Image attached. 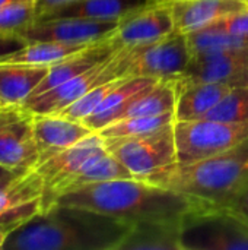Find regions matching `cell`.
I'll list each match as a JSON object with an SVG mask.
<instances>
[{
	"label": "cell",
	"instance_id": "cell-1",
	"mask_svg": "<svg viewBox=\"0 0 248 250\" xmlns=\"http://www.w3.org/2000/svg\"><path fill=\"white\" fill-rule=\"evenodd\" d=\"M132 227L96 211L54 205L10 231L1 249L118 250Z\"/></svg>",
	"mask_w": 248,
	"mask_h": 250
},
{
	"label": "cell",
	"instance_id": "cell-2",
	"mask_svg": "<svg viewBox=\"0 0 248 250\" xmlns=\"http://www.w3.org/2000/svg\"><path fill=\"white\" fill-rule=\"evenodd\" d=\"M54 205L85 208L130 224L183 220L190 209L200 207L178 192L137 177L83 185L58 195Z\"/></svg>",
	"mask_w": 248,
	"mask_h": 250
},
{
	"label": "cell",
	"instance_id": "cell-3",
	"mask_svg": "<svg viewBox=\"0 0 248 250\" xmlns=\"http://www.w3.org/2000/svg\"><path fill=\"white\" fill-rule=\"evenodd\" d=\"M143 180L178 192L200 207H228L248 183V138L229 151L194 163H174Z\"/></svg>",
	"mask_w": 248,
	"mask_h": 250
},
{
	"label": "cell",
	"instance_id": "cell-4",
	"mask_svg": "<svg viewBox=\"0 0 248 250\" xmlns=\"http://www.w3.org/2000/svg\"><path fill=\"white\" fill-rule=\"evenodd\" d=\"M181 250H248V221L227 207H196L181 220Z\"/></svg>",
	"mask_w": 248,
	"mask_h": 250
},
{
	"label": "cell",
	"instance_id": "cell-5",
	"mask_svg": "<svg viewBox=\"0 0 248 250\" xmlns=\"http://www.w3.org/2000/svg\"><path fill=\"white\" fill-rule=\"evenodd\" d=\"M190 59L191 51L186 34L174 31L159 41L117 50L113 54V64L118 78H155L162 81L183 72Z\"/></svg>",
	"mask_w": 248,
	"mask_h": 250
},
{
	"label": "cell",
	"instance_id": "cell-6",
	"mask_svg": "<svg viewBox=\"0 0 248 250\" xmlns=\"http://www.w3.org/2000/svg\"><path fill=\"white\" fill-rule=\"evenodd\" d=\"M177 163H194L229 151L248 138V122L175 120Z\"/></svg>",
	"mask_w": 248,
	"mask_h": 250
},
{
	"label": "cell",
	"instance_id": "cell-7",
	"mask_svg": "<svg viewBox=\"0 0 248 250\" xmlns=\"http://www.w3.org/2000/svg\"><path fill=\"white\" fill-rule=\"evenodd\" d=\"M105 146L137 179L177 163L174 123L143 135L105 138Z\"/></svg>",
	"mask_w": 248,
	"mask_h": 250
},
{
	"label": "cell",
	"instance_id": "cell-8",
	"mask_svg": "<svg viewBox=\"0 0 248 250\" xmlns=\"http://www.w3.org/2000/svg\"><path fill=\"white\" fill-rule=\"evenodd\" d=\"M38 160L34 114L23 107L0 105V166L25 173L34 170Z\"/></svg>",
	"mask_w": 248,
	"mask_h": 250
},
{
	"label": "cell",
	"instance_id": "cell-9",
	"mask_svg": "<svg viewBox=\"0 0 248 250\" xmlns=\"http://www.w3.org/2000/svg\"><path fill=\"white\" fill-rule=\"evenodd\" d=\"M120 21H96L86 18L35 19L19 34L28 41H56L72 45H92L108 40Z\"/></svg>",
	"mask_w": 248,
	"mask_h": 250
},
{
	"label": "cell",
	"instance_id": "cell-10",
	"mask_svg": "<svg viewBox=\"0 0 248 250\" xmlns=\"http://www.w3.org/2000/svg\"><path fill=\"white\" fill-rule=\"evenodd\" d=\"M44 183L35 170L0 182V229L7 234L42 211Z\"/></svg>",
	"mask_w": 248,
	"mask_h": 250
},
{
	"label": "cell",
	"instance_id": "cell-11",
	"mask_svg": "<svg viewBox=\"0 0 248 250\" xmlns=\"http://www.w3.org/2000/svg\"><path fill=\"white\" fill-rule=\"evenodd\" d=\"M105 148V138L99 132H94L75 145L39 163L34 170L39 174L44 183L41 212L48 211L54 205V196L58 188L69 177H72L89 158L104 151Z\"/></svg>",
	"mask_w": 248,
	"mask_h": 250
},
{
	"label": "cell",
	"instance_id": "cell-12",
	"mask_svg": "<svg viewBox=\"0 0 248 250\" xmlns=\"http://www.w3.org/2000/svg\"><path fill=\"white\" fill-rule=\"evenodd\" d=\"M113 54L99 62L98 64L92 66L91 69L85 70L83 73L75 76L73 79L47 91L39 95H35L29 98L22 107L29 111L31 114H57L75 101H77L80 97H83L88 91L92 88L105 83L111 79L118 78L113 63H111Z\"/></svg>",
	"mask_w": 248,
	"mask_h": 250
},
{
	"label": "cell",
	"instance_id": "cell-13",
	"mask_svg": "<svg viewBox=\"0 0 248 250\" xmlns=\"http://www.w3.org/2000/svg\"><path fill=\"white\" fill-rule=\"evenodd\" d=\"M248 67V48L191 54L183 72L171 78L177 92L194 83L232 82Z\"/></svg>",
	"mask_w": 248,
	"mask_h": 250
},
{
	"label": "cell",
	"instance_id": "cell-14",
	"mask_svg": "<svg viewBox=\"0 0 248 250\" xmlns=\"http://www.w3.org/2000/svg\"><path fill=\"white\" fill-rule=\"evenodd\" d=\"M174 19L168 1H159L120 21L118 28L108 38L120 50L159 41L174 32Z\"/></svg>",
	"mask_w": 248,
	"mask_h": 250
},
{
	"label": "cell",
	"instance_id": "cell-15",
	"mask_svg": "<svg viewBox=\"0 0 248 250\" xmlns=\"http://www.w3.org/2000/svg\"><path fill=\"white\" fill-rule=\"evenodd\" d=\"M94 133L83 122L61 114H34V138L38 164ZM37 164V166H38Z\"/></svg>",
	"mask_w": 248,
	"mask_h": 250
},
{
	"label": "cell",
	"instance_id": "cell-16",
	"mask_svg": "<svg viewBox=\"0 0 248 250\" xmlns=\"http://www.w3.org/2000/svg\"><path fill=\"white\" fill-rule=\"evenodd\" d=\"M174 29L181 34L199 31L215 21L247 9L246 0H170Z\"/></svg>",
	"mask_w": 248,
	"mask_h": 250
},
{
	"label": "cell",
	"instance_id": "cell-17",
	"mask_svg": "<svg viewBox=\"0 0 248 250\" xmlns=\"http://www.w3.org/2000/svg\"><path fill=\"white\" fill-rule=\"evenodd\" d=\"M156 3H159V0H75L54 7L35 19L86 18L96 21H121Z\"/></svg>",
	"mask_w": 248,
	"mask_h": 250
},
{
	"label": "cell",
	"instance_id": "cell-18",
	"mask_svg": "<svg viewBox=\"0 0 248 250\" xmlns=\"http://www.w3.org/2000/svg\"><path fill=\"white\" fill-rule=\"evenodd\" d=\"M50 66L0 63V105L22 107L42 82Z\"/></svg>",
	"mask_w": 248,
	"mask_h": 250
},
{
	"label": "cell",
	"instance_id": "cell-19",
	"mask_svg": "<svg viewBox=\"0 0 248 250\" xmlns=\"http://www.w3.org/2000/svg\"><path fill=\"white\" fill-rule=\"evenodd\" d=\"M181 220L133 224L118 250H181Z\"/></svg>",
	"mask_w": 248,
	"mask_h": 250
},
{
	"label": "cell",
	"instance_id": "cell-20",
	"mask_svg": "<svg viewBox=\"0 0 248 250\" xmlns=\"http://www.w3.org/2000/svg\"><path fill=\"white\" fill-rule=\"evenodd\" d=\"M232 88V82H208L180 89L177 92L175 120L203 119Z\"/></svg>",
	"mask_w": 248,
	"mask_h": 250
},
{
	"label": "cell",
	"instance_id": "cell-21",
	"mask_svg": "<svg viewBox=\"0 0 248 250\" xmlns=\"http://www.w3.org/2000/svg\"><path fill=\"white\" fill-rule=\"evenodd\" d=\"M159 79L155 78H127L115 89H113L104 101L96 107V110L83 120V123L94 132H99L105 126L115 122L124 105L129 104L140 92L153 86Z\"/></svg>",
	"mask_w": 248,
	"mask_h": 250
},
{
	"label": "cell",
	"instance_id": "cell-22",
	"mask_svg": "<svg viewBox=\"0 0 248 250\" xmlns=\"http://www.w3.org/2000/svg\"><path fill=\"white\" fill-rule=\"evenodd\" d=\"M136 177L121 161H118L108 149L95 154L89 158L72 177H69L56 192L54 201L58 195L80 188L89 183L107 182V180H118V179H133ZM53 208V207H51Z\"/></svg>",
	"mask_w": 248,
	"mask_h": 250
},
{
	"label": "cell",
	"instance_id": "cell-23",
	"mask_svg": "<svg viewBox=\"0 0 248 250\" xmlns=\"http://www.w3.org/2000/svg\"><path fill=\"white\" fill-rule=\"evenodd\" d=\"M88 47L91 45H72V44H63L56 41H35V42H28L22 50L6 57L0 63H25V64L51 66Z\"/></svg>",
	"mask_w": 248,
	"mask_h": 250
},
{
	"label": "cell",
	"instance_id": "cell-24",
	"mask_svg": "<svg viewBox=\"0 0 248 250\" xmlns=\"http://www.w3.org/2000/svg\"><path fill=\"white\" fill-rule=\"evenodd\" d=\"M175 122V113H162L153 116H137V117H127L117 120L104 129L99 133L104 138H120V136H132V135H143L161 129L162 126L171 125Z\"/></svg>",
	"mask_w": 248,
	"mask_h": 250
},
{
	"label": "cell",
	"instance_id": "cell-25",
	"mask_svg": "<svg viewBox=\"0 0 248 250\" xmlns=\"http://www.w3.org/2000/svg\"><path fill=\"white\" fill-rule=\"evenodd\" d=\"M203 119L248 122V86H234Z\"/></svg>",
	"mask_w": 248,
	"mask_h": 250
},
{
	"label": "cell",
	"instance_id": "cell-26",
	"mask_svg": "<svg viewBox=\"0 0 248 250\" xmlns=\"http://www.w3.org/2000/svg\"><path fill=\"white\" fill-rule=\"evenodd\" d=\"M127 78L121 76V78H115V79H111L105 83H101L95 88H92L91 91H88L83 97H80L77 101H75L73 104H70L69 107H66L64 110H61L60 113L57 114H61V116H66L69 119H73V120H80L83 122L86 117H89L95 110L96 107L104 101V98L113 91L115 89L120 83H123Z\"/></svg>",
	"mask_w": 248,
	"mask_h": 250
},
{
	"label": "cell",
	"instance_id": "cell-27",
	"mask_svg": "<svg viewBox=\"0 0 248 250\" xmlns=\"http://www.w3.org/2000/svg\"><path fill=\"white\" fill-rule=\"evenodd\" d=\"M35 1H19L0 7V32H19L35 21Z\"/></svg>",
	"mask_w": 248,
	"mask_h": 250
},
{
	"label": "cell",
	"instance_id": "cell-28",
	"mask_svg": "<svg viewBox=\"0 0 248 250\" xmlns=\"http://www.w3.org/2000/svg\"><path fill=\"white\" fill-rule=\"evenodd\" d=\"M209 28L229 32V34H237V35H248V7L240 12L229 13L213 23L208 25ZM206 28V26H205Z\"/></svg>",
	"mask_w": 248,
	"mask_h": 250
},
{
	"label": "cell",
	"instance_id": "cell-29",
	"mask_svg": "<svg viewBox=\"0 0 248 250\" xmlns=\"http://www.w3.org/2000/svg\"><path fill=\"white\" fill-rule=\"evenodd\" d=\"M28 41L19 32H0V62L22 50Z\"/></svg>",
	"mask_w": 248,
	"mask_h": 250
},
{
	"label": "cell",
	"instance_id": "cell-30",
	"mask_svg": "<svg viewBox=\"0 0 248 250\" xmlns=\"http://www.w3.org/2000/svg\"><path fill=\"white\" fill-rule=\"evenodd\" d=\"M238 212L243 218L248 221V183L243 188V190L232 199V202L227 207Z\"/></svg>",
	"mask_w": 248,
	"mask_h": 250
},
{
	"label": "cell",
	"instance_id": "cell-31",
	"mask_svg": "<svg viewBox=\"0 0 248 250\" xmlns=\"http://www.w3.org/2000/svg\"><path fill=\"white\" fill-rule=\"evenodd\" d=\"M70 1H75V0H35V18L41 16L42 13L54 9V7H58L61 4H66V3H70Z\"/></svg>",
	"mask_w": 248,
	"mask_h": 250
},
{
	"label": "cell",
	"instance_id": "cell-32",
	"mask_svg": "<svg viewBox=\"0 0 248 250\" xmlns=\"http://www.w3.org/2000/svg\"><path fill=\"white\" fill-rule=\"evenodd\" d=\"M234 86H248V67L238 76L232 81Z\"/></svg>",
	"mask_w": 248,
	"mask_h": 250
},
{
	"label": "cell",
	"instance_id": "cell-33",
	"mask_svg": "<svg viewBox=\"0 0 248 250\" xmlns=\"http://www.w3.org/2000/svg\"><path fill=\"white\" fill-rule=\"evenodd\" d=\"M16 173H19V171H12V170L4 168V167H1V166H0V182H1V180H4L6 177H10V176L16 174Z\"/></svg>",
	"mask_w": 248,
	"mask_h": 250
},
{
	"label": "cell",
	"instance_id": "cell-34",
	"mask_svg": "<svg viewBox=\"0 0 248 250\" xmlns=\"http://www.w3.org/2000/svg\"><path fill=\"white\" fill-rule=\"evenodd\" d=\"M19 1H35V0H0V7L6 4H12V3H19Z\"/></svg>",
	"mask_w": 248,
	"mask_h": 250
},
{
	"label": "cell",
	"instance_id": "cell-35",
	"mask_svg": "<svg viewBox=\"0 0 248 250\" xmlns=\"http://www.w3.org/2000/svg\"><path fill=\"white\" fill-rule=\"evenodd\" d=\"M6 236H7V233L3 231V230L0 229V249H1V246H3V243H4V240H6Z\"/></svg>",
	"mask_w": 248,
	"mask_h": 250
},
{
	"label": "cell",
	"instance_id": "cell-36",
	"mask_svg": "<svg viewBox=\"0 0 248 250\" xmlns=\"http://www.w3.org/2000/svg\"><path fill=\"white\" fill-rule=\"evenodd\" d=\"M159 1H170V0H159Z\"/></svg>",
	"mask_w": 248,
	"mask_h": 250
},
{
	"label": "cell",
	"instance_id": "cell-37",
	"mask_svg": "<svg viewBox=\"0 0 248 250\" xmlns=\"http://www.w3.org/2000/svg\"><path fill=\"white\" fill-rule=\"evenodd\" d=\"M246 3H247V4H248V0H246Z\"/></svg>",
	"mask_w": 248,
	"mask_h": 250
}]
</instances>
